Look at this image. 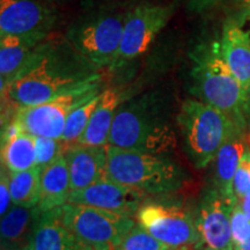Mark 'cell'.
Wrapping results in <instances>:
<instances>
[{
	"mask_svg": "<svg viewBox=\"0 0 250 250\" xmlns=\"http://www.w3.org/2000/svg\"><path fill=\"white\" fill-rule=\"evenodd\" d=\"M99 70L66 39H45L1 93L14 109L42 104L87 87L101 86Z\"/></svg>",
	"mask_w": 250,
	"mask_h": 250,
	"instance_id": "6da1fadb",
	"label": "cell"
},
{
	"mask_svg": "<svg viewBox=\"0 0 250 250\" xmlns=\"http://www.w3.org/2000/svg\"><path fill=\"white\" fill-rule=\"evenodd\" d=\"M176 143V134L162 101L153 94H146L121 105L112 123L108 145L162 155L173 151Z\"/></svg>",
	"mask_w": 250,
	"mask_h": 250,
	"instance_id": "7a4b0ae2",
	"label": "cell"
},
{
	"mask_svg": "<svg viewBox=\"0 0 250 250\" xmlns=\"http://www.w3.org/2000/svg\"><path fill=\"white\" fill-rule=\"evenodd\" d=\"M191 92L199 101L219 109L246 126L250 95L225 62L220 42L198 45L190 55Z\"/></svg>",
	"mask_w": 250,
	"mask_h": 250,
	"instance_id": "3957f363",
	"label": "cell"
},
{
	"mask_svg": "<svg viewBox=\"0 0 250 250\" xmlns=\"http://www.w3.org/2000/svg\"><path fill=\"white\" fill-rule=\"evenodd\" d=\"M176 121L189 158L198 169L213 162L224 144L246 130L245 125L199 100L184 101Z\"/></svg>",
	"mask_w": 250,
	"mask_h": 250,
	"instance_id": "277c9868",
	"label": "cell"
},
{
	"mask_svg": "<svg viewBox=\"0 0 250 250\" xmlns=\"http://www.w3.org/2000/svg\"><path fill=\"white\" fill-rule=\"evenodd\" d=\"M107 177L146 195L179 190L184 181L181 167L162 155L107 146Z\"/></svg>",
	"mask_w": 250,
	"mask_h": 250,
	"instance_id": "5b68a950",
	"label": "cell"
},
{
	"mask_svg": "<svg viewBox=\"0 0 250 250\" xmlns=\"http://www.w3.org/2000/svg\"><path fill=\"white\" fill-rule=\"evenodd\" d=\"M61 219L62 225L90 250H116L136 226L132 217L70 203L62 208Z\"/></svg>",
	"mask_w": 250,
	"mask_h": 250,
	"instance_id": "8992f818",
	"label": "cell"
},
{
	"mask_svg": "<svg viewBox=\"0 0 250 250\" xmlns=\"http://www.w3.org/2000/svg\"><path fill=\"white\" fill-rule=\"evenodd\" d=\"M126 14L114 12L83 19L70 27L65 39L95 66L112 67L120 51Z\"/></svg>",
	"mask_w": 250,
	"mask_h": 250,
	"instance_id": "52a82bcc",
	"label": "cell"
},
{
	"mask_svg": "<svg viewBox=\"0 0 250 250\" xmlns=\"http://www.w3.org/2000/svg\"><path fill=\"white\" fill-rule=\"evenodd\" d=\"M136 215L138 225L171 249L198 245L195 214L179 204L144 202Z\"/></svg>",
	"mask_w": 250,
	"mask_h": 250,
	"instance_id": "ba28073f",
	"label": "cell"
},
{
	"mask_svg": "<svg viewBox=\"0 0 250 250\" xmlns=\"http://www.w3.org/2000/svg\"><path fill=\"white\" fill-rule=\"evenodd\" d=\"M99 94L100 86L87 87L42 104L14 109L13 118L31 136L62 139L71 112Z\"/></svg>",
	"mask_w": 250,
	"mask_h": 250,
	"instance_id": "9c48e42d",
	"label": "cell"
},
{
	"mask_svg": "<svg viewBox=\"0 0 250 250\" xmlns=\"http://www.w3.org/2000/svg\"><path fill=\"white\" fill-rule=\"evenodd\" d=\"M175 11L173 4H140L127 12L120 51L114 66L133 61L145 54L162 29L170 21Z\"/></svg>",
	"mask_w": 250,
	"mask_h": 250,
	"instance_id": "30bf717a",
	"label": "cell"
},
{
	"mask_svg": "<svg viewBox=\"0 0 250 250\" xmlns=\"http://www.w3.org/2000/svg\"><path fill=\"white\" fill-rule=\"evenodd\" d=\"M57 21L51 2L41 0H0V36L48 39Z\"/></svg>",
	"mask_w": 250,
	"mask_h": 250,
	"instance_id": "8fae6325",
	"label": "cell"
},
{
	"mask_svg": "<svg viewBox=\"0 0 250 250\" xmlns=\"http://www.w3.org/2000/svg\"><path fill=\"white\" fill-rule=\"evenodd\" d=\"M236 202L225 198L215 188L206 190L195 213L199 235L196 249L234 250L230 215Z\"/></svg>",
	"mask_w": 250,
	"mask_h": 250,
	"instance_id": "7c38bea8",
	"label": "cell"
},
{
	"mask_svg": "<svg viewBox=\"0 0 250 250\" xmlns=\"http://www.w3.org/2000/svg\"><path fill=\"white\" fill-rule=\"evenodd\" d=\"M145 196L146 193L139 190L125 187L107 177L85 189L71 191L68 203L93 206L133 218L144 204Z\"/></svg>",
	"mask_w": 250,
	"mask_h": 250,
	"instance_id": "4fadbf2b",
	"label": "cell"
},
{
	"mask_svg": "<svg viewBox=\"0 0 250 250\" xmlns=\"http://www.w3.org/2000/svg\"><path fill=\"white\" fill-rule=\"evenodd\" d=\"M71 189L80 190L98 181L107 179V146H87L81 144L67 145L65 149Z\"/></svg>",
	"mask_w": 250,
	"mask_h": 250,
	"instance_id": "5bb4252c",
	"label": "cell"
},
{
	"mask_svg": "<svg viewBox=\"0 0 250 250\" xmlns=\"http://www.w3.org/2000/svg\"><path fill=\"white\" fill-rule=\"evenodd\" d=\"M220 50L228 68L250 95V35L235 21L225 23Z\"/></svg>",
	"mask_w": 250,
	"mask_h": 250,
	"instance_id": "9a60e30c",
	"label": "cell"
},
{
	"mask_svg": "<svg viewBox=\"0 0 250 250\" xmlns=\"http://www.w3.org/2000/svg\"><path fill=\"white\" fill-rule=\"evenodd\" d=\"M126 92L120 87H111L101 92V98L93 112L85 132L77 144L87 146H108L109 136L117 110L126 101Z\"/></svg>",
	"mask_w": 250,
	"mask_h": 250,
	"instance_id": "2e32d148",
	"label": "cell"
},
{
	"mask_svg": "<svg viewBox=\"0 0 250 250\" xmlns=\"http://www.w3.org/2000/svg\"><path fill=\"white\" fill-rule=\"evenodd\" d=\"M62 208L42 212L24 250H90L62 223Z\"/></svg>",
	"mask_w": 250,
	"mask_h": 250,
	"instance_id": "e0dca14e",
	"label": "cell"
},
{
	"mask_svg": "<svg viewBox=\"0 0 250 250\" xmlns=\"http://www.w3.org/2000/svg\"><path fill=\"white\" fill-rule=\"evenodd\" d=\"M42 212L39 206L14 205L1 218L2 250H24L30 242L34 230L37 226Z\"/></svg>",
	"mask_w": 250,
	"mask_h": 250,
	"instance_id": "ac0fdd59",
	"label": "cell"
},
{
	"mask_svg": "<svg viewBox=\"0 0 250 250\" xmlns=\"http://www.w3.org/2000/svg\"><path fill=\"white\" fill-rule=\"evenodd\" d=\"M249 149L248 137L246 134V130H243L227 140L215 156V189L229 201H237L233 192L234 176L243 155Z\"/></svg>",
	"mask_w": 250,
	"mask_h": 250,
	"instance_id": "d6986e66",
	"label": "cell"
},
{
	"mask_svg": "<svg viewBox=\"0 0 250 250\" xmlns=\"http://www.w3.org/2000/svg\"><path fill=\"white\" fill-rule=\"evenodd\" d=\"M72 191L67 162L62 155L58 160L46 166L41 173L40 199L37 206L41 212L62 208L68 203Z\"/></svg>",
	"mask_w": 250,
	"mask_h": 250,
	"instance_id": "ffe728a7",
	"label": "cell"
},
{
	"mask_svg": "<svg viewBox=\"0 0 250 250\" xmlns=\"http://www.w3.org/2000/svg\"><path fill=\"white\" fill-rule=\"evenodd\" d=\"M44 40L21 36H0L1 88L7 86L28 64Z\"/></svg>",
	"mask_w": 250,
	"mask_h": 250,
	"instance_id": "44dd1931",
	"label": "cell"
},
{
	"mask_svg": "<svg viewBox=\"0 0 250 250\" xmlns=\"http://www.w3.org/2000/svg\"><path fill=\"white\" fill-rule=\"evenodd\" d=\"M1 164L8 173H19L36 167L35 136L22 132L8 142L1 143Z\"/></svg>",
	"mask_w": 250,
	"mask_h": 250,
	"instance_id": "7402d4cb",
	"label": "cell"
},
{
	"mask_svg": "<svg viewBox=\"0 0 250 250\" xmlns=\"http://www.w3.org/2000/svg\"><path fill=\"white\" fill-rule=\"evenodd\" d=\"M42 168L34 167L31 169L9 173V191L14 205L36 206L40 199V183Z\"/></svg>",
	"mask_w": 250,
	"mask_h": 250,
	"instance_id": "603a6c76",
	"label": "cell"
},
{
	"mask_svg": "<svg viewBox=\"0 0 250 250\" xmlns=\"http://www.w3.org/2000/svg\"><path fill=\"white\" fill-rule=\"evenodd\" d=\"M100 98H101V93L96 95L95 98L88 100V101L80 104L73 111L71 112L70 116L67 118L66 126H65L64 133H62V140L66 145H72L76 144L83 133L85 132L87 125H88L90 117H92L93 112L95 111L98 107Z\"/></svg>",
	"mask_w": 250,
	"mask_h": 250,
	"instance_id": "cb8c5ba5",
	"label": "cell"
},
{
	"mask_svg": "<svg viewBox=\"0 0 250 250\" xmlns=\"http://www.w3.org/2000/svg\"><path fill=\"white\" fill-rule=\"evenodd\" d=\"M171 249L166 243L159 241L144 229L140 225H136L131 232L124 237L116 250H168Z\"/></svg>",
	"mask_w": 250,
	"mask_h": 250,
	"instance_id": "d4e9b609",
	"label": "cell"
},
{
	"mask_svg": "<svg viewBox=\"0 0 250 250\" xmlns=\"http://www.w3.org/2000/svg\"><path fill=\"white\" fill-rule=\"evenodd\" d=\"M35 145L36 166L42 169L64 155L67 146L62 139H52L46 137H35Z\"/></svg>",
	"mask_w": 250,
	"mask_h": 250,
	"instance_id": "484cf974",
	"label": "cell"
},
{
	"mask_svg": "<svg viewBox=\"0 0 250 250\" xmlns=\"http://www.w3.org/2000/svg\"><path fill=\"white\" fill-rule=\"evenodd\" d=\"M232 239L234 248L242 246L250 239V220L243 212L240 202L237 201L232 208L230 215Z\"/></svg>",
	"mask_w": 250,
	"mask_h": 250,
	"instance_id": "4316f807",
	"label": "cell"
},
{
	"mask_svg": "<svg viewBox=\"0 0 250 250\" xmlns=\"http://www.w3.org/2000/svg\"><path fill=\"white\" fill-rule=\"evenodd\" d=\"M233 192L237 201L250 192V149L243 155L234 176Z\"/></svg>",
	"mask_w": 250,
	"mask_h": 250,
	"instance_id": "83f0119b",
	"label": "cell"
},
{
	"mask_svg": "<svg viewBox=\"0 0 250 250\" xmlns=\"http://www.w3.org/2000/svg\"><path fill=\"white\" fill-rule=\"evenodd\" d=\"M12 196L9 191V174L4 173L1 169V182H0V214L1 217L9 211V205H11Z\"/></svg>",
	"mask_w": 250,
	"mask_h": 250,
	"instance_id": "f1b7e54d",
	"label": "cell"
},
{
	"mask_svg": "<svg viewBox=\"0 0 250 250\" xmlns=\"http://www.w3.org/2000/svg\"><path fill=\"white\" fill-rule=\"evenodd\" d=\"M189 1L192 8L197 9V11H204V9H208L218 4L220 0H189Z\"/></svg>",
	"mask_w": 250,
	"mask_h": 250,
	"instance_id": "f546056e",
	"label": "cell"
},
{
	"mask_svg": "<svg viewBox=\"0 0 250 250\" xmlns=\"http://www.w3.org/2000/svg\"><path fill=\"white\" fill-rule=\"evenodd\" d=\"M240 205H241L243 212L247 215V218L250 220V192L247 193V195L243 197L242 199H240Z\"/></svg>",
	"mask_w": 250,
	"mask_h": 250,
	"instance_id": "4dcf8cb0",
	"label": "cell"
},
{
	"mask_svg": "<svg viewBox=\"0 0 250 250\" xmlns=\"http://www.w3.org/2000/svg\"><path fill=\"white\" fill-rule=\"evenodd\" d=\"M234 250H250V239L246 243H243L242 246L234 248Z\"/></svg>",
	"mask_w": 250,
	"mask_h": 250,
	"instance_id": "1f68e13d",
	"label": "cell"
},
{
	"mask_svg": "<svg viewBox=\"0 0 250 250\" xmlns=\"http://www.w3.org/2000/svg\"><path fill=\"white\" fill-rule=\"evenodd\" d=\"M245 4H246V8L248 9V12L250 13V0H245Z\"/></svg>",
	"mask_w": 250,
	"mask_h": 250,
	"instance_id": "d6a6232c",
	"label": "cell"
},
{
	"mask_svg": "<svg viewBox=\"0 0 250 250\" xmlns=\"http://www.w3.org/2000/svg\"><path fill=\"white\" fill-rule=\"evenodd\" d=\"M41 1H45V2H51V1H54V0H41Z\"/></svg>",
	"mask_w": 250,
	"mask_h": 250,
	"instance_id": "836d02e7",
	"label": "cell"
},
{
	"mask_svg": "<svg viewBox=\"0 0 250 250\" xmlns=\"http://www.w3.org/2000/svg\"><path fill=\"white\" fill-rule=\"evenodd\" d=\"M168 250H177V249H168Z\"/></svg>",
	"mask_w": 250,
	"mask_h": 250,
	"instance_id": "e575fe53",
	"label": "cell"
}]
</instances>
